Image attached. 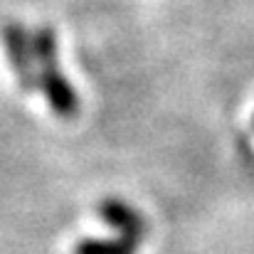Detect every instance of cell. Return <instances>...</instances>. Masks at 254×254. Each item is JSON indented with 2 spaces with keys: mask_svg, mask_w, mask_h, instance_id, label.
Wrapping results in <instances>:
<instances>
[{
  "mask_svg": "<svg viewBox=\"0 0 254 254\" xmlns=\"http://www.w3.org/2000/svg\"><path fill=\"white\" fill-rule=\"evenodd\" d=\"M0 40L5 47V57L15 72V79L25 94H32L37 89V60H35V45L32 32L15 20H7L0 25Z\"/></svg>",
  "mask_w": 254,
  "mask_h": 254,
  "instance_id": "obj_2",
  "label": "cell"
},
{
  "mask_svg": "<svg viewBox=\"0 0 254 254\" xmlns=\"http://www.w3.org/2000/svg\"><path fill=\"white\" fill-rule=\"evenodd\" d=\"M32 45H35V60H37V89L47 99L52 114L62 121L77 119L79 116V96L60 67L55 30L50 25L35 27Z\"/></svg>",
  "mask_w": 254,
  "mask_h": 254,
  "instance_id": "obj_1",
  "label": "cell"
},
{
  "mask_svg": "<svg viewBox=\"0 0 254 254\" xmlns=\"http://www.w3.org/2000/svg\"><path fill=\"white\" fill-rule=\"evenodd\" d=\"M138 242L128 237H89L74 245L72 254H136Z\"/></svg>",
  "mask_w": 254,
  "mask_h": 254,
  "instance_id": "obj_4",
  "label": "cell"
},
{
  "mask_svg": "<svg viewBox=\"0 0 254 254\" xmlns=\"http://www.w3.org/2000/svg\"><path fill=\"white\" fill-rule=\"evenodd\" d=\"M96 212H99V217H101L109 227H114L121 237H128V240L141 242V240L148 235V222H146V217H143L136 207H131L128 202H124V200L106 197L104 202H99Z\"/></svg>",
  "mask_w": 254,
  "mask_h": 254,
  "instance_id": "obj_3",
  "label": "cell"
}]
</instances>
